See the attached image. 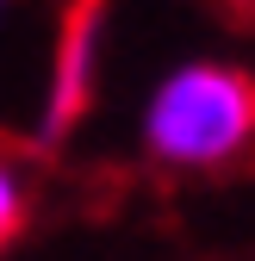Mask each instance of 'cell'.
I'll use <instances>...</instances> for the list:
<instances>
[{
    "label": "cell",
    "mask_w": 255,
    "mask_h": 261,
    "mask_svg": "<svg viewBox=\"0 0 255 261\" xmlns=\"http://www.w3.org/2000/svg\"><path fill=\"white\" fill-rule=\"evenodd\" d=\"M255 143V75L237 62H181L156 81L143 106V149L174 174L231 168Z\"/></svg>",
    "instance_id": "obj_1"
},
{
    "label": "cell",
    "mask_w": 255,
    "mask_h": 261,
    "mask_svg": "<svg viewBox=\"0 0 255 261\" xmlns=\"http://www.w3.org/2000/svg\"><path fill=\"white\" fill-rule=\"evenodd\" d=\"M106 7L112 0H62L56 7V50H50V81H44V112H38V149L69 143L93 106L100 50H106Z\"/></svg>",
    "instance_id": "obj_2"
},
{
    "label": "cell",
    "mask_w": 255,
    "mask_h": 261,
    "mask_svg": "<svg viewBox=\"0 0 255 261\" xmlns=\"http://www.w3.org/2000/svg\"><path fill=\"white\" fill-rule=\"evenodd\" d=\"M25 199H31L25 168L13 155H0V255H7V243L19 237V224H25Z\"/></svg>",
    "instance_id": "obj_3"
},
{
    "label": "cell",
    "mask_w": 255,
    "mask_h": 261,
    "mask_svg": "<svg viewBox=\"0 0 255 261\" xmlns=\"http://www.w3.org/2000/svg\"><path fill=\"white\" fill-rule=\"evenodd\" d=\"M224 19H255V0H212Z\"/></svg>",
    "instance_id": "obj_4"
},
{
    "label": "cell",
    "mask_w": 255,
    "mask_h": 261,
    "mask_svg": "<svg viewBox=\"0 0 255 261\" xmlns=\"http://www.w3.org/2000/svg\"><path fill=\"white\" fill-rule=\"evenodd\" d=\"M0 13H7V0H0Z\"/></svg>",
    "instance_id": "obj_5"
}]
</instances>
